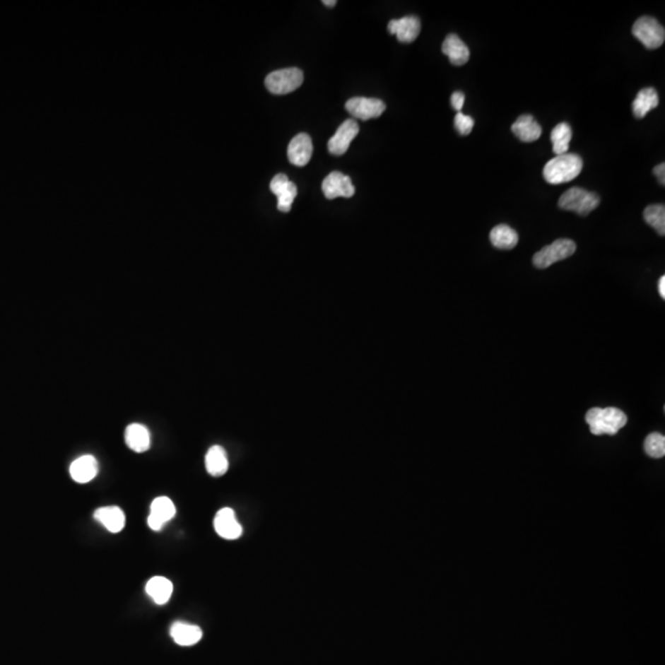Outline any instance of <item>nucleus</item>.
Here are the masks:
<instances>
[{"instance_id":"1","label":"nucleus","mask_w":665,"mask_h":665,"mask_svg":"<svg viewBox=\"0 0 665 665\" xmlns=\"http://www.w3.org/2000/svg\"><path fill=\"white\" fill-rule=\"evenodd\" d=\"M583 169V159L578 154L565 153L551 159L543 167V177L552 185L575 180Z\"/></svg>"},{"instance_id":"2","label":"nucleus","mask_w":665,"mask_h":665,"mask_svg":"<svg viewBox=\"0 0 665 665\" xmlns=\"http://www.w3.org/2000/svg\"><path fill=\"white\" fill-rule=\"evenodd\" d=\"M585 421L594 435H616L626 425L627 416L618 408H592L585 416Z\"/></svg>"},{"instance_id":"3","label":"nucleus","mask_w":665,"mask_h":665,"mask_svg":"<svg viewBox=\"0 0 665 665\" xmlns=\"http://www.w3.org/2000/svg\"><path fill=\"white\" fill-rule=\"evenodd\" d=\"M600 204V197L595 192H587L580 187H572L560 197L558 206L562 210L572 211L580 216H587Z\"/></svg>"},{"instance_id":"4","label":"nucleus","mask_w":665,"mask_h":665,"mask_svg":"<svg viewBox=\"0 0 665 665\" xmlns=\"http://www.w3.org/2000/svg\"><path fill=\"white\" fill-rule=\"evenodd\" d=\"M303 72L298 68H286L270 73L265 79V86L271 94L285 95L296 90L303 84Z\"/></svg>"},{"instance_id":"5","label":"nucleus","mask_w":665,"mask_h":665,"mask_svg":"<svg viewBox=\"0 0 665 665\" xmlns=\"http://www.w3.org/2000/svg\"><path fill=\"white\" fill-rule=\"evenodd\" d=\"M632 34L648 49H656L664 43V28L651 16H642L637 20L632 28Z\"/></svg>"},{"instance_id":"6","label":"nucleus","mask_w":665,"mask_h":665,"mask_svg":"<svg viewBox=\"0 0 665 665\" xmlns=\"http://www.w3.org/2000/svg\"><path fill=\"white\" fill-rule=\"evenodd\" d=\"M575 243L570 240H557L552 245L542 248L535 254L532 263L537 269H547L552 264L570 258L575 253Z\"/></svg>"},{"instance_id":"7","label":"nucleus","mask_w":665,"mask_h":665,"mask_svg":"<svg viewBox=\"0 0 665 665\" xmlns=\"http://www.w3.org/2000/svg\"><path fill=\"white\" fill-rule=\"evenodd\" d=\"M345 109L355 119L367 121L382 115L386 110V104L379 99L358 96L346 101Z\"/></svg>"},{"instance_id":"8","label":"nucleus","mask_w":665,"mask_h":665,"mask_svg":"<svg viewBox=\"0 0 665 665\" xmlns=\"http://www.w3.org/2000/svg\"><path fill=\"white\" fill-rule=\"evenodd\" d=\"M322 190L326 199L333 200L336 197H353L355 187L351 179L343 172H333L322 182Z\"/></svg>"},{"instance_id":"9","label":"nucleus","mask_w":665,"mask_h":665,"mask_svg":"<svg viewBox=\"0 0 665 665\" xmlns=\"http://www.w3.org/2000/svg\"><path fill=\"white\" fill-rule=\"evenodd\" d=\"M177 509L172 499L167 497H159L151 504V514L148 517V526L153 531H160L167 522L174 519Z\"/></svg>"},{"instance_id":"10","label":"nucleus","mask_w":665,"mask_h":665,"mask_svg":"<svg viewBox=\"0 0 665 665\" xmlns=\"http://www.w3.org/2000/svg\"><path fill=\"white\" fill-rule=\"evenodd\" d=\"M359 134V125L356 121L350 119L340 125L338 131L328 142V151L334 155H343L349 149L350 143Z\"/></svg>"},{"instance_id":"11","label":"nucleus","mask_w":665,"mask_h":665,"mask_svg":"<svg viewBox=\"0 0 665 665\" xmlns=\"http://www.w3.org/2000/svg\"><path fill=\"white\" fill-rule=\"evenodd\" d=\"M213 526L216 532L225 540H237L243 534V527L237 520L235 512L230 507H223L216 514Z\"/></svg>"},{"instance_id":"12","label":"nucleus","mask_w":665,"mask_h":665,"mask_svg":"<svg viewBox=\"0 0 665 665\" xmlns=\"http://www.w3.org/2000/svg\"><path fill=\"white\" fill-rule=\"evenodd\" d=\"M270 190L278 197V210L290 212L297 196V187L285 174H278L270 182Z\"/></svg>"},{"instance_id":"13","label":"nucleus","mask_w":665,"mask_h":665,"mask_svg":"<svg viewBox=\"0 0 665 665\" xmlns=\"http://www.w3.org/2000/svg\"><path fill=\"white\" fill-rule=\"evenodd\" d=\"M313 154L312 139L307 134H298L288 144V157L290 163L296 167H305L310 163Z\"/></svg>"},{"instance_id":"14","label":"nucleus","mask_w":665,"mask_h":665,"mask_svg":"<svg viewBox=\"0 0 665 665\" xmlns=\"http://www.w3.org/2000/svg\"><path fill=\"white\" fill-rule=\"evenodd\" d=\"M420 20L413 15L404 16L402 19L391 20L388 24L389 34L396 35L398 41L402 43H411L416 41L420 34Z\"/></svg>"},{"instance_id":"15","label":"nucleus","mask_w":665,"mask_h":665,"mask_svg":"<svg viewBox=\"0 0 665 665\" xmlns=\"http://www.w3.org/2000/svg\"><path fill=\"white\" fill-rule=\"evenodd\" d=\"M98 471H99V466H98L95 457L91 455H84L73 461L69 469V473L74 482L84 484L89 483L90 481L95 478Z\"/></svg>"},{"instance_id":"16","label":"nucleus","mask_w":665,"mask_h":665,"mask_svg":"<svg viewBox=\"0 0 665 665\" xmlns=\"http://www.w3.org/2000/svg\"><path fill=\"white\" fill-rule=\"evenodd\" d=\"M94 517L112 534H119L126 525L125 512L119 507H99L94 512Z\"/></svg>"},{"instance_id":"17","label":"nucleus","mask_w":665,"mask_h":665,"mask_svg":"<svg viewBox=\"0 0 665 665\" xmlns=\"http://www.w3.org/2000/svg\"><path fill=\"white\" fill-rule=\"evenodd\" d=\"M126 445L134 452H146L151 447V434L143 424L134 423L126 428Z\"/></svg>"},{"instance_id":"18","label":"nucleus","mask_w":665,"mask_h":665,"mask_svg":"<svg viewBox=\"0 0 665 665\" xmlns=\"http://www.w3.org/2000/svg\"><path fill=\"white\" fill-rule=\"evenodd\" d=\"M512 131L517 139L522 141V142H525V143L535 142V141L540 139L541 134H542L540 124L531 115L520 116L512 124Z\"/></svg>"},{"instance_id":"19","label":"nucleus","mask_w":665,"mask_h":665,"mask_svg":"<svg viewBox=\"0 0 665 665\" xmlns=\"http://www.w3.org/2000/svg\"><path fill=\"white\" fill-rule=\"evenodd\" d=\"M170 636L179 646L190 647L201 641L202 631L199 626L179 621L172 623Z\"/></svg>"},{"instance_id":"20","label":"nucleus","mask_w":665,"mask_h":665,"mask_svg":"<svg viewBox=\"0 0 665 665\" xmlns=\"http://www.w3.org/2000/svg\"><path fill=\"white\" fill-rule=\"evenodd\" d=\"M442 52L454 66H464L469 62V49L456 34H450L442 43Z\"/></svg>"},{"instance_id":"21","label":"nucleus","mask_w":665,"mask_h":665,"mask_svg":"<svg viewBox=\"0 0 665 665\" xmlns=\"http://www.w3.org/2000/svg\"><path fill=\"white\" fill-rule=\"evenodd\" d=\"M658 104H659V96L656 89L645 88L638 91L636 99L633 100V104H632L633 115L636 116L637 119H643L649 111L657 107Z\"/></svg>"},{"instance_id":"22","label":"nucleus","mask_w":665,"mask_h":665,"mask_svg":"<svg viewBox=\"0 0 665 665\" xmlns=\"http://www.w3.org/2000/svg\"><path fill=\"white\" fill-rule=\"evenodd\" d=\"M172 583L164 577H153L146 585V592L157 605L167 604L172 595Z\"/></svg>"},{"instance_id":"23","label":"nucleus","mask_w":665,"mask_h":665,"mask_svg":"<svg viewBox=\"0 0 665 665\" xmlns=\"http://www.w3.org/2000/svg\"><path fill=\"white\" fill-rule=\"evenodd\" d=\"M490 243L495 247L497 249L510 250L515 248L519 242V235L517 230H512V227L507 225H499L494 227L490 230Z\"/></svg>"},{"instance_id":"24","label":"nucleus","mask_w":665,"mask_h":665,"mask_svg":"<svg viewBox=\"0 0 665 665\" xmlns=\"http://www.w3.org/2000/svg\"><path fill=\"white\" fill-rule=\"evenodd\" d=\"M207 472L213 477H220L228 471V457L225 449L220 446L215 445L207 451L206 459Z\"/></svg>"},{"instance_id":"25","label":"nucleus","mask_w":665,"mask_h":665,"mask_svg":"<svg viewBox=\"0 0 665 665\" xmlns=\"http://www.w3.org/2000/svg\"><path fill=\"white\" fill-rule=\"evenodd\" d=\"M573 137V132L567 122H560L555 126L551 132V141L553 144V152L557 155L565 154L570 149V141Z\"/></svg>"},{"instance_id":"26","label":"nucleus","mask_w":665,"mask_h":665,"mask_svg":"<svg viewBox=\"0 0 665 665\" xmlns=\"http://www.w3.org/2000/svg\"><path fill=\"white\" fill-rule=\"evenodd\" d=\"M643 217L647 225L657 230L658 235H665V207L664 205H651L643 212Z\"/></svg>"},{"instance_id":"27","label":"nucleus","mask_w":665,"mask_h":665,"mask_svg":"<svg viewBox=\"0 0 665 665\" xmlns=\"http://www.w3.org/2000/svg\"><path fill=\"white\" fill-rule=\"evenodd\" d=\"M645 451L652 459H661L665 455V437L659 432H652L645 441Z\"/></svg>"},{"instance_id":"28","label":"nucleus","mask_w":665,"mask_h":665,"mask_svg":"<svg viewBox=\"0 0 665 665\" xmlns=\"http://www.w3.org/2000/svg\"><path fill=\"white\" fill-rule=\"evenodd\" d=\"M473 126L474 120L472 117L464 115L462 112H457V115L455 116V127L459 134L467 136L473 129Z\"/></svg>"},{"instance_id":"29","label":"nucleus","mask_w":665,"mask_h":665,"mask_svg":"<svg viewBox=\"0 0 665 665\" xmlns=\"http://www.w3.org/2000/svg\"><path fill=\"white\" fill-rule=\"evenodd\" d=\"M464 100H466V98H464V93L456 91V93H454L452 96H451V106H452L456 111L461 112L464 105Z\"/></svg>"},{"instance_id":"30","label":"nucleus","mask_w":665,"mask_h":665,"mask_svg":"<svg viewBox=\"0 0 665 665\" xmlns=\"http://www.w3.org/2000/svg\"><path fill=\"white\" fill-rule=\"evenodd\" d=\"M653 172H654V175H656V177H658V180H659V184H661V185L664 187L665 185V164L661 163V164H659V165H657V167H654V170H653Z\"/></svg>"},{"instance_id":"31","label":"nucleus","mask_w":665,"mask_h":665,"mask_svg":"<svg viewBox=\"0 0 665 665\" xmlns=\"http://www.w3.org/2000/svg\"><path fill=\"white\" fill-rule=\"evenodd\" d=\"M658 288H659V295H661V298H665V276H661V280H659Z\"/></svg>"},{"instance_id":"32","label":"nucleus","mask_w":665,"mask_h":665,"mask_svg":"<svg viewBox=\"0 0 665 665\" xmlns=\"http://www.w3.org/2000/svg\"><path fill=\"white\" fill-rule=\"evenodd\" d=\"M323 4L326 5V6H328V8H333V6L336 5V1H335V0H324V1H323Z\"/></svg>"}]
</instances>
